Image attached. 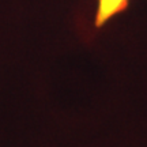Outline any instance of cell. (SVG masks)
I'll list each match as a JSON object with an SVG mask.
<instances>
[{"label":"cell","mask_w":147,"mask_h":147,"mask_svg":"<svg viewBox=\"0 0 147 147\" xmlns=\"http://www.w3.org/2000/svg\"><path fill=\"white\" fill-rule=\"evenodd\" d=\"M131 0H97L94 14V29L100 30L113 18L125 12Z\"/></svg>","instance_id":"obj_1"}]
</instances>
